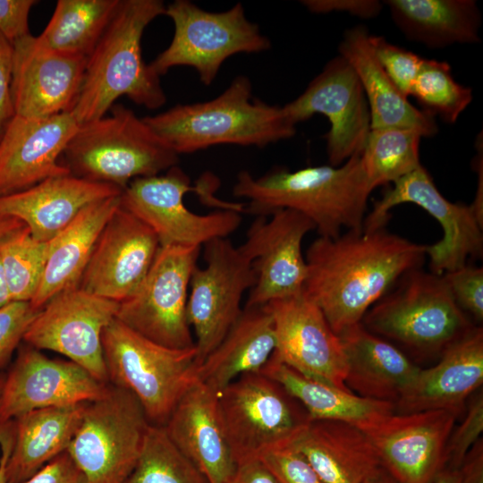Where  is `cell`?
I'll list each match as a JSON object with an SVG mask.
<instances>
[{"label":"cell","instance_id":"1","mask_svg":"<svg viewBox=\"0 0 483 483\" xmlns=\"http://www.w3.org/2000/svg\"><path fill=\"white\" fill-rule=\"evenodd\" d=\"M426 249L386 228L348 231L335 238L319 236L305 254L302 291L339 335L360 323L401 276L419 268Z\"/></svg>","mask_w":483,"mask_h":483},{"label":"cell","instance_id":"2","mask_svg":"<svg viewBox=\"0 0 483 483\" xmlns=\"http://www.w3.org/2000/svg\"><path fill=\"white\" fill-rule=\"evenodd\" d=\"M371 192L360 155L341 166L275 168L259 177L243 170L233 188L235 197L248 200V213L267 216L279 209L294 210L326 238L339 236L343 227L362 231Z\"/></svg>","mask_w":483,"mask_h":483},{"label":"cell","instance_id":"3","mask_svg":"<svg viewBox=\"0 0 483 483\" xmlns=\"http://www.w3.org/2000/svg\"><path fill=\"white\" fill-rule=\"evenodd\" d=\"M161 0H121L120 4L87 60L77 102L71 112L80 126L106 115L117 98L157 109L166 101L160 77L142 57L145 29L165 14Z\"/></svg>","mask_w":483,"mask_h":483},{"label":"cell","instance_id":"4","mask_svg":"<svg viewBox=\"0 0 483 483\" xmlns=\"http://www.w3.org/2000/svg\"><path fill=\"white\" fill-rule=\"evenodd\" d=\"M143 120L179 156L221 144L264 148L296 133L282 106L253 97L244 75L212 100L176 105Z\"/></svg>","mask_w":483,"mask_h":483},{"label":"cell","instance_id":"5","mask_svg":"<svg viewBox=\"0 0 483 483\" xmlns=\"http://www.w3.org/2000/svg\"><path fill=\"white\" fill-rule=\"evenodd\" d=\"M111 114L79 127L67 144L71 174L123 190L132 180L177 165L179 155L135 113L114 105Z\"/></svg>","mask_w":483,"mask_h":483},{"label":"cell","instance_id":"6","mask_svg":"<svg viewBox=\"0 0 483 483\" xmlns=\"http://www.w3.org/2000/svg\"><path fill=\"white\" fill-rule=\"evenodd\" d=\"M361 324L421 358L441 356L474 327L442 275L420 267L401 276L366 312Z\"/></svg>","mask_w":483,"mask_h":483},{"label":"cell","instance_id":"7","mask_svg":"<svg viewBox=\"0 0 483 483\" xmlns=\"http://www.w3.org/2000/svg\"><path fill=\"white\" fill-rule=\"evenodd\" d=\"M108 384L132 394L148 421L165 426L177 402L198 380L195 347L172 349L114 318L102 335Z\"/></svg>","mask_w":483,"mask_h":483},{"label":"cell","instance_id":"8","mask_svg":"<svg viewBox=\"0 0 483 483\" xmlns=\"http://www.w3.org/2000/svg\"><path fill=\"white\" fill-rule=\"evenodd\" d=\"M222 427L237 465L288 447L311 421L302 404L261 372L240 376L216 394Z\"/></svg>","mask_w":483,"mask_h":483},{"label":"cell","instance_id":"9","mask_svg":"<svg viewBox=\"0 0 483 483\" xmlns=\"http://www.w3.org/2000/svg\"><path fill=\"white\" fill-rule=\"evenodd\" d=\"M165 14L173 21L174 33L170 45L149 64L159 77L184 65L194 68L200 81L210 85L230 56L271 47L258 26L247 19L241 3L215 13L188 0H175L165 6Z\"/></svg>","mask_w":483,"mask_h":483},{"label":"cell","instance_id":"10","mask_svg":"<svg viewBox=\"0 0 483 483\" xmlns=\"http://www.w3.org/2000/svg\"><path fill=\"white\" fill-rule=\"evenodd\" d=\"M149 424L135 396L109 384L103 397L87 404L66 452L87 483H123Z\"/></svg>","mask_w":483,"mask_h":483},{"label":"cell","instance_id":"11","mask_svg":"<svg viewBox=\"0 0 483 483\" xmlns=\"http://www.w3.org/2000/svg\"><path fill=\"white\" fill-rule=\"evenodd\" d=\"M201 247L160 246L135 292L119 302L116 318L147 339L172 349L195 347L187 318L190 282Z\"/></svg>","mask_w":483,"mask_h":483},{"label":"cell","instance_id":"12","mask_svg":"<svg viewBox=\"0 0 483 483\" xmlns=\"http://www.w3.org/2000/svg\"><path fill=\"white\" fill-rule=\"evenodd\" d=\"M204 246L205 267H196L190 282L187 318L195 333L198 366L221 343L242 312L243 294L254 286L252 261L226 238Z\"/></svg>","mask_w":483,"mask_h":483},{"label":"cell","instance_id":"13","mask_svg":"<svg viewBox=\"0 0 483 483\" xmlns=\"http://www.w3.org/2000/svg\"><path fill=\"white\" fill-rule=\"evenodd\" d=\"M193 189L189 176L174 165L164 174L132 180L121 193V207L148 225L161 246L201 247L238 229L242 220L238 211L200 215L190 210L183 199Z\"/></svg>","mask_w":483,"mask_h":483},{"label":"cell","instance_id":"14","mask_svg":"<svg viewBox=\"0 0 483 483\" xmlns=\"http://www.w3.org/2000/svg\"><path fill=\"white\" fill-rule=\"evenodd\" d=\"M402 203L418 205L441 225L443 238L426 249L431 273L442 275L466 266L469 258L482 257L483 221L472 205L447 200L422 165L394 182V186L385 191L366 216L362 230L372 232L385 228L390 217L389 210Z\"/></svg>","mask_w":483,"mask_h":483},{"label":"cell","instance_id":"15","mask_svg":"<svg viewBox=\"0 0 483 483\" xmlns=\"http://www.w3.org/2000/svg\"><path fill=\"white\" fill-rule=\"evenodd\" d=\"M119 302L79 285L52 297L24 335L26 344L60 353L98 381L108 384L102 348L105 328L116 318Z\"/></svg>","mask_w":483,"mask_h":483},{"label":"cell","instance_id":"16","mask_svg":"<svg viewBox=\"0 0 483 483\" xmlns=\"http://www.w3.org/2000/svg\"><path fill=\"white\" fill-rule=\"evenodd\" d=\"M287 119L296 125L316 114L325 115L329 165L360 155L370 131V113L363 89L354 71L340 55L330 60L306 89L282 106Z\"/></svg>","mask_w":483,"mask_h":483},{"label":"cell","instance_id":"17","mask_svg":"<svg viewBox=\"0 0 483 483\" xmlns=\"http://www.w3.org/2000/svg\"><path fill=\"white\" fill-rule=\"evenodd\" d=\"M269 216V220L258 216L253 221L241 245L256 274L245 306L266 305L303 290L307 263L301 245L315 225L291 209H279Z\"/></svg>","mask_w":483,"mask_h":483},{"label":"cell","instance_id":"18","mask_svg":"<svg viewBox=\"0 0 483 483\" xmlns=\"http://www.w3.org/2000/svg\"><path fill=\"white\" fill-rule=\"evenodd\" d=\"M266 305L274 319L277 358L306 377L351 392L341 339L303 291Z\"/></svg>","mask_w":483,"mask_h":483},{"label":"cell","instance_id":"19","mask_svg":"<svg viewBox=\"0 0 483 483\" xmlns=\"http://www.w3.org/2000/svg\"><path fill=\"white\" fill-rule=\"evenodd\" d=\"M108 388L109 384L98 381L80 365L50 359L26 344L4 378L0 426L34 410L94 402Z\"/></svg>","mask_w":483,"mask_h":483},{"label":"cell","instance_id":"20","mask_svg":"<svg viewBox=\"0 0 483 483\" xmlns=\"http://www.w3.org/2000/svg\"><path fill=\"white\" fill-rule=\"evenodd\" d=\"M457 415L443 410L394 413L363 431L398 483H432L445 467Z\"/></svg>","mask_w":483,"mask_h":483},{"label":"cell","instance_id":"21","mask_svg":"<svg viewBox=\"0 0 483 483\" xmlns=\"http://www.w3.org/2000/svg\"><path fill=\"white\" fill-rule=\"evenodd\" d=\"M160 246L155 232L120 204L100 233L79 286L121 302L144 280Z\"/></svg>","mask_w":483,"mask_h":483},{"label":"cell","instance_id":"22","mask_svg":"<svg viewBox=\"0 0 483 483\" xmlns=\"http://www.w3.org/2000/svg\"><path fill=\"white\" fill-rule=\"evenodd\" d=\"M13 46L14 114L43 118L71 113L80 92L88 59L51 50L31 34Z\"/></svg>","mask_w":483,"mask_h":483},{"label":"cell","instance_id":"23","mask_svg":"<svg viewBox=\"0 0 483 483\" xmlns=\"http://www.w3.org/2000/svg\"><path fill=\"white\" fill-rule=\"evenodd\" d=\"M79 127L72 113L43 118L14 114L0 138V197L71 174L59 157Z\"/></svg>","mask_w":483,"mask_h":483},{"label":"cell","instance_id":"24","mask_svg":"<svg viewBox=\"0 0 483 483\" xmlns=\"http://www.w3.org/2000/svg\"><path fill=\"white\" fill-rule=\"evenodd\" d=\"M483 383V329L474 326L448 346L433 367L419 369L394 403L395 413L443 410L457 417Z\"/></svg>","mask_w":483,"mask_h":483},{"label":"cell","instance_id":"25","mask_svg":"<svg viewBox=\"0 0 483 483\" xmlns=\"http://www.w3.org/2000/svg\"><path fill=\"white\" fill-rule=\"evenodd\" d=\"M175 446L209 483H228L237 463L225 437L216 394L197 380L182 395L164 426Z\"/></svg>","mask_w":483,"mask_h":483},{"label":"cell","instance_id":"26","mask_svg":"<svg viewBox=\"0 0 483 483\" xmlns=\"http://www.w3.org/2000/svg\"><path fill=\"white\" fill-rule=\"evenodd\" d=\"M122 189L72 174L48 178L27 190L0 197V216L19 219L31 235L49 242L88 205L121 194Z\"/></svg>","mask_w":483,"mask_h":483},{"label":"cell","instance_id":"27","mask_svg":"<svg viewBox=\"0 0 483 483\" xmlns=\"http://www.w3.org/2000/svg\"><path fill=\"white\" fill-rule=\"evenodd\" d=\"M338 335L346 358L345 386L359 396L395 403L420 369L403 352L361 322Z\"/></svg>","mask_w":483,"mask_h":483},{"label":"cell","instance_id":"28","mask_svg":"<svg viewBox=\"0 0 483 483\" xmlns=\"http://www.w3.org/2000/svg\"><path fill=\"white\" fill-rule=\"evenodd\" d=\"M369 35L364 26L346 30L339 45V55L352 68L363 89L371 129L408 128L422 137L435 135L437 126L434 116L411 105L393 83L374 55Z\"/></svg>","mask_w":483,"mask_h":483},{"label":"cell","instance_id":"29","mask_svg":"<svg viewBox=\"0 0 483 483\" xmlns=\"http://www.w3.org/2000/svg\"><path fill=\"white\" fill-rule=\"evenodd\" d=\"M324 483H362L381 465L367 434L347 422L313 419L289 445Z\"/></svg>","mask_w":483,"mask_h":483},{"label":"cell","instance_id":"30","mask_svg":"<svg viewBox=\"0 0 483 483\" xmlns=\"http://www.w3.org/2000/svg\"><path fill=\"white\" fill-rule=\"evenodd\" d=\"M275 348V324L267 306H244L221 343L198 366V380L218 394L240 376L259 372Z\"/></svg>","mask_w":483,"mask_h":483},{"label":"cell","instance_id":"31","mask_svg":"<svg viewBox=\"0 0 483 483\" xmlns=\"http://www.w3.org/2000/svg\"><path fill=\"white\" fill-rule=\"evenodd\" d=\"M88 403L38 409L12 420L13 444L6 463L7 482H25L66 452Z\"/></svg>","mask_w":483,"mask_h":483},{"label":"cell","instance_id":"32","mask_svg":"<svg viewBox=\"0 0 483 483\" xmlns=\"http://www.w3.org/2000/svg\"><path fill=\"white\" fill-rule=\"evenodd\" d=\"M121 194L85 207L49 241L44 275L31 305L40 309L62 291L78 286L104 226L120 207Z\"/></svg>","mask_w":483,"mask_h":483},{"label":"cell","instance_id":"33","mask_svg":"<svg viewBox=\"0 0 483 483\" xmlns=\"http://www.w3.org/2000/svg\"><path fill=\"white\" fill-rule=\"evenodd\" d=\"M393 21L409 40L430 48L480 40V12L473 0H387Z\"/></svg>","mask_w":483,"mask_h":483},{"label":"cell","instance_id":"34","mask_svg":"<svg viewBox=\"0 0 483 483\" xmlns=\"http://www.w3.org/2000/svg\"><path fill=\"white\" fill-rule=\"evenodd\" d=\"M259 372L281 384L302 404L311 420H340L364 430L395 413L394 402L364 398L306 377L281 361L275 352Z\"/></svg>","mask_w":483,"mask_h":483},{"label":"cell","instance_id":"35","mask_svg":"<svg viewBox=\"0 0 483 483\" xmlns=\"http://www.w3.org/2000/svg\"><path fill=\"white\" fill-rule=\"evenodd\" d=\"M121 0H58L53 15L37 37L44 47L89 58Z\"/></svg>","mask_w":483,"mask_h":483},{"label":"cell","instance_id":"36","mask_svg":"<svg viewBox=\"0 0 483 483\" xmlns=\"http://www.w3.org/2000/svg\"><path fill=\"white\" fill-rule=\"evenodd\" d=\"M421 138L413 129H370L360 158L372 191L394 183L421 166L419 156Z\"/></svg>","mask_w":483,"mask_h":483},{"label":"cell","instance_id":"37","mask_svg":"<svg viewBox=\"0 0 483 483\" xmlns=\"http://www.w3.org/2000/svg\"><path fill=\"white\" fill-rule=\"evenodd\" d=\"M49 242L35 239L27 226L0 238V262L12 301H31L40 285Z\"/></svg>","mask_w":483,"mask_h":483},{"label":"cell","instance_id":"38","mask_svg":"<svg viewBox=\"0 0 483 483\" xmlns=\"http://www.w3.org/2000/svg\"><path fill=\"white\" fill-rule=\"evenodd\" d=\"M123 483H209L175 446L164 426L149 424L136 464Z\"/></svg>","mask_w":483,"mask_h":483},{"label":"cell","instance_id":"39","mask_svg":"<svg viewBox=\"0 0 483 483\" xmlns=\"http://www.w3.org/2000/svg\"><path fill=\"white\" fill-rule=\"evenodd\" d=\"M411 96L422 106L423 111L433 116L437 114L449 123L457 121L473 98L471 89L454 80L446 62L425 58Z\"/></svg>","mask_w":483,"mask_h":483},{"label":"cell","instance_id":"40","mask_svg":"<svg viewBox=\"0 0 483 483\" xmlns=\"http://www.w3.org/2000/svg\"><path fill=\"white\" fill-rule=\"evenodd\" d=\"M369 41L375 57L393 83L405 97L411 96L424 58L380 36L369 35Z\"/></svg>","mask_w":483,"mask_h":483},{"label":"cell","instance_id":"41","mask_svg":"<svg viewBox=\"0 0 483 483\" xmlns=\"http://www.w3.org/2000/svg\"><path fill=\"white\" fill-rule=\"evenodd\" d=\"M483 431V394H477L470 400L462 423L453 428L445 447V467L459 469L467 453L479 440Z\"/></svg>","mask_w":483,"mask_h":483},{"label":"cell","instance_id":"42","mask_svg":"<svg viewBox=\"0 0 483 483\" xmlns=\"http://www.w3.org/2000/svg\"><path fill=\"white\" fill-rule=\"evenodd\" d=\"M442 277L458 307L477 322L483 319V269L464 266Z\"/></svg>","mask_w":483,"mask_h":483},{"label":"cell","instance_id":"43","mask_svg":"<svg viewBox=\"0 0 483 483\" xmlns=\"http://www.w3.org/2000/svg\"><path fill=\"white\" fill-rule=\"evenodd\" d=\"M39 310L30 301H11L0 308V370L23 341L25 333Z\"/></svg>","mask_w":483,"mask_h":483},{"label":"cell","instance_id":"44","mask_svg":"<svg viewBox=\"0 0 483 483\" xmlns=\"http://www.w3.org/2000/svg\"><path fill=\"white\" fill-rule=\"evenodd\" d=\"M258 460L277 483H324L307 460L290 446L268 450Z\"/></svg>","mask_w":483,"mask_h":483},{"label":"cell","instance_id":"45","mask_svg":"<svg viewBox=\"0 0 483 483\" xmlns=\"http://www.w3.org/2000/svg\"><path fill=\"white\" fill-rule=\"evenodd\" d=\"M35 0H0V33L13 45L30 35L29 14Z\"/></svg>","mask_w":483,"mask_h":483},{"label":"cell","instance_id":"46","mask_svg":"<svg viewBox=\"0 0 483 483\" xmlns=\"http://www.w3.org/2000/svg\"><path fill=\"white\" fill-rule=\"evenodd\" d=\"M13 46L0 33V138L14 116L11 94Z\"/></svg>","mask_w":483,"mask_h":483},{"label":"cell","instance_id":"47","mask_svg":"<svg viewBox=\"0 0 483 483\" xmlns=\"http://www.w3.org/2000/svg\"><path fill=\"white\" fill-rule=\"evenodd\" d=\"M302 4L311 13H347L362 19H371L379 14L382 4L377 0H304Z\"/></svg>","mask_w":483,"mask_h":483},{"label":"cell","instance_id":"48","mask_svg":"<svg viewBox=\"0 0 483 483\" xmlns=\"http://www.w3.org/2000/svg\"><path fill=\"white\" fill-rule=\"evenodd\" d=\"M23 483H87L82 472L64 452Z\"/></svg>","mask_w":483,"mask_h":483},{"label":"cell","instance_id":"49","mask_svg":"<svg viewBox=\"0 0 483 483\" xmlns=\"http://www.w3.org/2000/svg\"><path fill=\"white\" fill-rule=\"evenodd\" d=\"M228 483H277L273 475L258 459L238 464Z\"/></svg>","mask_w":483,"mask_h":483},{"label":"cell","instance_id":"50","mask_svg":"<svg viewBox=\"0 0 483 483\" xmlns=\"http://www.w3.org/2000/svg\"><path fill=\"white\" fill-rule=\"evenodd\" d=\"M461 483H483V442L478 440L459 468Z\"/></svg>","mask_w":483,"mask_h":483},{"label":"cell","instance_id":"51","mask_svg":"<svg viewBox=\"0 0 483 483\" xmlns=\"http://www.w3.org/2000/svg\"><path fill=\"white\" fill-rule=\"evenodd\" d=\"M13 444V429L11 422L0 426V483H8L6 478V463Z\"/></svg>","mask_w":483,"mask_h":483},{"label":"cell","instance_id":"52","mask_svg":"<svg viewBox=\"0 0 483 483\" xmlns=\"http://www.w3.org/2000/svg\"><path fill=\"white\" fill-rule=\"evenodd\" d=\"M362 483H398V481L386 468L380 465Z\"/></svg>","mask_w":483,"mask_h":483},{"label":"cell","instance_id":"53","mask_svg":"<svg viewBox=\"0 0 483 483\" xmlns=\"http://www.w3.org/2000/svg\"><path fill=\"white\" fill-rule=\"evenodd\" d=\"M22 226L24 224L17 218L0 216V238Z\"/></svg>","mask_w":483,"mask_h":483},{"label":"cell","instance_id":"54","mask_svg":"<svg viewBox=\"0 0 483 483\" xmlns=\"http://www.w3.org/2000/svg\"><path fill=\"white\" fill-rule=\"evenodd\" d=\"M432 483H461L460 470L445 468Z\"/></svg>","mask_w":483,"mask_h":483},{"label":"cell","instance_id":"55","mask_svg":"<svg viewBox=\"0 0 483 483\" xmlns=\"http://www.w3.org/2000/svg\"><path fill=\"white\" fill-rule=\"evenodd\" d=\"M12 301L6 280L0 262V308Z\"/></svg>","mask_w":483,"mask_h":483},{"label":"cell","instance_id":"56","mask_svg":"<svg viewBox=\"0 0 483 483\" xmlns=\"http://www.w3.org/2000/svg\"><path fill=\"white\" fill-rule=\"evenodd\" d=\"M4 378H5V376L0 372V398L3 392Z\"/></svg>","mask_w":483,"mask_h":483}]
</instances>
